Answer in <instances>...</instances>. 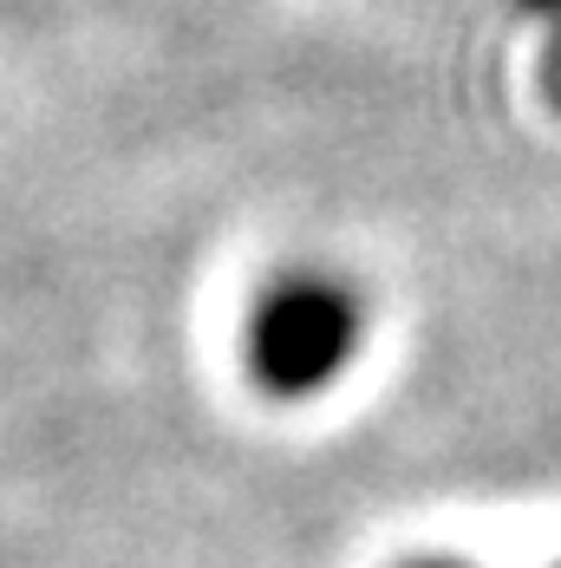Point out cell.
I'll return each instance as SVG.
<instances>
[{
  "label": "cell",
  "instance_id": "6da1fadb",
  "mask_svg": "<svg viewBox=\"0 0 561 568\" xmlns=\"http://www.w3.org/2000/svg\"><path fill=\"white\" fill-rule=\"evenodd\" d=\"M353 353V307L327 282H287L255 307L248 359L268 393H314Z\"/></svg>",
  "mask_w": 561,
  "mask_h": 568
},
{
  "label": "cell",
  "instance_id": "7a4b0ae2",
  "mask_svg": "<svg viewBox=\"0 0 561 568\" xmlns=\"http://www.w3.org/2000/svg\"><path fill=\"white\" fill-rule=\"evenodd\" d=\"M555 99H561V47H555Z\"/></svg>",
  "mask_w": 561,
  "mask_h": 568
},
{
  "label": "cell",
  "instance_id": "3957f363",
  "mask_svg": "<svg viewBox=\"0 0 561 568\" xmlns=\"http://www.w3.org/2000/svg\"><path fill=\"white\" fill-rule=\"evenodd\" d=\"M418 568H450V562H418Z\"/></svg>",
  "mask_w": 561,
  "mask_h": 568
}]
</instances>
